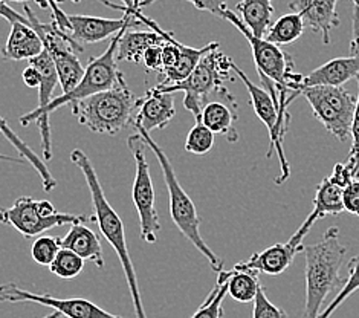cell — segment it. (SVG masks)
Wrapping results in <instances>:
<instances>
[{"instance_id": "1", "label": "cell", "mask_w": 359, "mask_h": 318, "mask_svg": "<svg viewBox=\"0 0 359 318\" xmlns=\"http://www.w3.org/2000/svg\"><path fill=\"white\" fill-rule=\"evenodd\" d=\"M124 32L126 31L116 34V36L112 39V41H110L109 48L104 51V54H101L100 57L89 58V63L86 66V69H84L83 79L71 92L62 93L60 97L50 100L48 106L41 109L37 107L20 117L19 121L22 126H29L31 123H36L37 127L40 128L43 161L53 159V140H50V124H49L50 114L62 106H66V105L71 106L72 102L86 100L92 95H97L100 92L112 89L114 86L124 77L121 71L118 69V62H116V49Z\"/></svg>"}, {"instance_id": "2", "label": "cell", "mask_w": 359, "mask_h": 318, "mask_svg": "<svg viewBox=\"0 0 359 318\" xmlns=\"http://www.w3.org/2000/svg\"><path fill=\"white\" fill-rule=\"evenodd\" d=\"M71 161L81 170V173L86 179V184L90 192V199L92 205L95 208V223L98 225L101 234L106 237L107 242L112 245L115 253L118 254V259L121 262V266L124 270V276L127 280V286H129L132 302L135 306V314L136 318H147L144 311L141 292L138 286V277H136V271L132 262V257L129 253V248H127V240H126V231H124V223L123 219L118 216V213L114 210L112 205L109 204L107 197L102 190L101 183L98 179V175L95 171V167L90 162L89 157L86 153L80 149H75L71 153Z\"/></svg>"}, {"instance_id": "3", "label": "cell", "mask_w": 359, "mask_h": 318, "mask_svg": "<svg viewBox=\"0 0 359 318\" xmlns=\"http://www.w3.org/2000/svg\"><path fill=\"white\" fill-rule=\"evenodd\" d=\"M303 251L306 259L304 318H318L326 298L346 285L341 268L346 262L347 248L339 240V228L330 227L318 244L306 246Z\"/></svg>"}, {"instance_id": "4", "label": "cell", "mask_w": 359, "mask_h": 318, "mask_svg": "<svg viewBox=\"0 0 359 318\" xmlns=\"http://www.w3.org/2000/svg\"><path fill=\"white\" fill-rule=\"evenodd\" d=\"M219 17L233 23L243 34L246 41L250 43L260 81H272L276 84L280 102V115L286 123H289L290 117L287 114V107L295 100L298 84H300L303 77L294 71V58L285 53L283 49H280V46L273 45V43L268 41L266 39H259L252 36L251 31L246 28V25L241 20L237 13H233L226 8V10L220 13Z\"/></svg>"}, {"instance_id": "5", "label": "cell", "mask_w": 359, "mask_h": 318, "mask_svg": "<svg viewBox=\"0 0 359 318\" xmlns=\"http://www.w3.org/2000/svg\"><path fill=\"white\" fill-rule=\"evenodd\" d=\"M231 72H233V60L216 48L202 57L199 65L196 66V69L187 80L177 84L165 86V88H158V86H155V88L167 93L184 92V107L188 112H191L196 123H198L201 119L202 109L207 105V100L212 93L225 98L229 105L238 107L233 93L225 86L226 81L234 80Z\"/></svg>"}, {"instance_id": "6", "label": "cell", "mask_w": 359, "mask_h": 318, "mask_svg": "<svg viewBox=\"0 0 359 318\" xmlns=\"http://www.w3.org/2000/svg\"><path fill=\"white\" fill-rule=\"evenodd\" d=\"M136 106L138 98L133 95L124 77L112 89L71 105L79 124L86 126L93 133L112 136L133 126Z\"/></svg>"}, {"instance_id": "7", "label": "cell", "mask_w": 359, "mask_h": 318, "mask_svg": "<svg viewBox=\"0 0 359 318\" xmlns=\"http://www.w3.org/2000/svg\"><path fill=\"white\" fill-rule=\"evenodd\" d=\"M136 132L142 136V140L145 141V144H147V147L155 153V157L159 162L162 175H164L167 190H168L170 216H172L175 225L188 240H190V242L194 245V248L198 249L205 259L210 262L212 270L216 272L224 271V260H222L215 251H212L201 234V218L198 214V210H196V205L191 201V197L187 194L181 183H179L172 161L168 159L167 153L151 140L150 133L142 131V128H136Z\"/></svg>"}, {"instance_id": "8", "label": "cell", "mask_w": 359, "mask_h": 318, "mask_svg": "<svg viewBox=\"0 0 359 318\" xmlns=\"http://www.w3.org/2000/svg\"><path fill=\"white\" fill-rule=\"evenodd\" d=\"M25 13H27L29 25L37 31L41 41H43L48 54L54 60L63 93L71 92L84 75V67L75 54L83 53V46L60 29L55 22L41 23L28 5H25Z\"/></svg>"}, {"instance_id": "9", "label": "cell", "mask_w": 359, "mask_h": 318, "mask_svg": "<svg viewBox=\"0 0 359 318\" xmlns=\"http://www.w3.org/2000/svg\"><path fill=\"white\" fill-rule=\"evenodd\" d=\"M145 145L147 144L140 133L130 135L127 138V147L135 159L132 199L140 218V234L145 244H155L161 231V222L155 207V188H153L150 166L145 157V149H147Z\"/></svg>"}, {"instance_id": "10", "label": "cell", "mask_w": 359, "mask_h": 318, "mask_svg": "<svg viewBox=\"0 0 359 318\" xmlns=\"http://www.w3.org/2000/svg\"><path fill=\"white\" fill-rule=\"evenodd\" d=\"M300 95L309 102L315 118L326 127V131L344 143L350 138L356 98L344 88L316 86L303 89Z\"/></svg>"}, {"instance_id": "11", "label": "cell", "mask_w": 359, "mask_h": 318, "mask_svg": "<svg viewBox=\"0 0 359 318\" xmlns=\"http://www.w3.org/2000/svg\"><path fill=\"white\" fill-rule=\"evenodd\" d=\"M233 72L243 81L246 86V91L250 93V101L252 105V109L255 112V115L259 117L260 121L266 126L268 132H269V140H271V147L268 152V158L272 157V153L276 152L280 166H281V176L276 179V183L280 185L283 184L285 180L290 176V168L287 164V159L285 157V150H283V138L287 133L289 124L285 121L280 115V107L276 101L272 100L269 95V92L266 89L260 88V86H255L248 75L233 62Z\"/></svg>"}, {"instance_id": "12", "label": "cell", "mask_w": 359, "mask_h": 318, "mask_svg": "<svg viewBox=\"0 0 359 318\" xmlns=\"http://www.w3.org/2000/svg\"><path fill=\"white\" fill-rule=\"evenodd\" d=\"M88 222H95V218L71 213H57L53 218H45L40 211L39 201L28 196L17 199L13 207L0 210V223L13 227L25 237H37L41 233H45V231L55 227Z\"/></svg>"}, {"instance_id": "13", "label": "cell", "mask_w": 359, "mask_h": 318, "mask_svg": "<svg viewBox=\"0 0 359 318\" xmlns=\"http://www.w3.org/2000/svg\"><path fill=\"white\" fill-rule=\"evenodd\" d=\"M0 302L2 303H39L54 309L66 318H123L100 307L88 298H58L46 292H31L20 288L17 283L0 285Z\"/></svg>"}, {"instance_id": "14", "label": "cell", "mask_w": 359, "mask_h": 318, "mask_svg": "<svg viewBox=\"0 0 359 318\" xmlns=\"http://www.w3.org/2000/svg\"><path fill=\"white\" fill-rule=\"evenodd\" d=\"M67 36L83 46V43H100L107 39H114L116 34L132 29L142 25L135 14L124 13L121 19H106V17H93L81 14H66Z\"/></svg>"}, {"instance_id": "15", "label": "cell", "mask_w": 359, "mask_h": 318, "mask_svg": "<svg viewBox=\"0 0 359 318\" xmlns=\"http://www.w3.org/2000/svg\"><path fill=\"white\" fill-rule=\"evenodd\" d=\"M175 115V93L161 92L153 86L142 98H138L133 126L150 133L158 128H165Z\"/></svg>"}, {"instance_id": "16", "label": "cell", "mask_w": 359, "mask_h": 318, "mask_svg": "<svg viewBox=\"0 0 359 318\" xmlns=\"http://www.w3.org/2000/svg\"><path fill=\"white\" fill-rule=\"evenodd\" d=\"M353 55L338 57L329 60L327 63L316 67L307 75H303L295 98L300 95L303 89L316 88V86H330V88H343V86L358 79L359 75V48L352 49Z\"/></svg>"}, {"instance_id": "17", "label": "cell", "mask_w": 359, "mask_h": 318, "mask_svg": "<svg viewBox=\"0 0 359 318\" xmlns=\"http://www.w3.org/2000/svg\"><path fill=\"white\" fill-rule=\"evenodd\" d=\"M303 240L297 236L290 237L286 244H276L262 253H254L246 262H241L234 266V270L264 272L269 276H280L290 265H292L297 253L303 251Z\"/></svg>"}, {"instance_id": "18", "label": "cell", "mask_w": 359, "mask_h": 318, "mask_svg": "<svg viewBox=\"0 0 359 318\" xmlns=\"http://www.w3.org/2000/svg\"><path fill=\"white\" fill-rule=\"evenodd\" d=\"M338 0H292L289 10L303 19L306 28L321 34L324 45L330 43V31L339 27Z\"/></svg>"}, {"instance_id": "19", "label": "cell", "mask_w": 359, "mask_h": 318, "mask_svg": "<svg viewBox=\"0 0 359 318\" xmlns=\"http://www.w3.org/2000/svg\"><path fill=\"white\" fill-rule=\"evenodd\" d=\"M43 41L29 23L15 22L11 25L10 36L2 51L5 60H13V62L28 60L29 62L31 58L43 53Z\"/></svg>"}, {"instance_id": "20", "label": "cell", "mask_w": 359, "mask_h": 318, "mask_svg": "<svg viewBox=\"0 0 359 318\" xmlns=\"http://www.w3.org/2000/svg\"><path fill=\"white\" fill-rule=\"evenodd\" d=\"M62 248L71 249L79 254L81 259L95 263L100 270H104V256L102 246L97 233L86 225V223H75L71 225L67 234L62 239Z\"/></svg>"}, {"instance_id": "21", "label": "cell", "mask_w": 359, "mask_h": 318, "mask_svg": "<svg viewBox=\"0 0 359 318\" xmlns=\"http://www.w3.org/2000/svg\"><path fill=\"white\" fill-rule=\"evenodd\" d=\"M237 109L224 101H210L203 106L198 123L207 126L215 135H222L229 143L238 141V133L234 127L237 121Z\"/></svg>"}, {"instance_id": "22", "label": "cell", "mask_w": 359, "mask_h": 318, "mask_svg": "<svg viewBox=\"0 0 359 318\" xmlns=\"http://www.w3.org/2000/svg\"><path fill=\"white\" fill-rule=\"evenodd\" d=\"M241 20L251 31L252 36L264 39L272 25L273 4L272 0H242L236 6Z\"/></svg>"}, {"instance_id": "23", "label": "cell", "mask_w": 359, "mask_h": 318, "mask_svg": "<svg viewBox=\"0 0 359 318\" xmlns=\"http://www.w3.org/2000/svg\"><path fill=\"white\" fill-rule=\"evenodd\" d=\"M344 211L343 204V190L339 187L333 185L329 178L323 179L321 184L316 188L313 197V210L304 220L307 225L313 227L316 220L326 216H338Z\"/></svg>"}, {"instance_id": "24", "label": "cell", "mask_w": 359, "mask_h": 318, "mask_svg": "<svg viewBox=\"0 0 359 318\" xmlns=\"http://www.w3.org/2000/svg\"><path fill=\"white\" fill-rule=\"evenodd\" d=\"M2 60H5L4 58V51L0 49V62H2ZM0 132H2L5 138L13 144V147L20 153V158L25 159L27 162H29V164L34 167V170L37 171V175L41 179V184H43V190L45 192L54 190V188L57 187V180L53 175H50V171L48 170L45 161L40 159L37 154L31 150L29 145L25 144V141H22L19 136H17L11 131L10 126H8V123H6V119L2 115H0Z\"/></svg>"}, {"instance_id": "25", "label": "cell", "mask_w": 359, "mask_h": 318, "mask_svg": "<svg viewBox=\"0 0 359 318\" xmlns=\"http://www.w3.org/2000/svg\"><path fill=\"white\" fill-rule=\"evenodd\" d=\"M304 29L306 25L302 17L295 13H289L281 15L277 22H273L271 25V28L264 39L277 46L290 45V43L297 41L303 36Z\"/></svg>"}, {"instance_id": "26", "label": "cell", "mask_w": 359, "mask_h": 318, "mask_svg": "<svg viewBox=\"0 0 359 318\" xmlns=\"http://www.w3.org/2000/svg\"><path fill=\"white\" fill-rule=\"evenodd\" d=\"M260 288L259 272L245 270L228 271V296L241 303L254 302Z\"/></svg>"}, {"instance_id": "27", "label": "cell", "mask_w": 359, "mask_h": 318, "mask_svg": "<svg viewBox=\"0 0 359 318\" xmlns=\"http://www.w3.org/2000/svg\"><path fill=\"white\" fill-rule=\"evenodd\" d=\"M228 296V271L219 272L215 289L210 292L207 300L201 305L191 318H222L224 317V300Z\"/></svg>"}, {"instance_id": "28", "label": "cell", "mask_w": 359, "mask_h": 318, "mask_svg": "<svg viewBox=\"0 0 359 318\" xmlns=\"http://www.w3.org/2000/svg\"><path fill=\"white\" fill-rule=\"evenodd\" d=\"M84 259L79 254H75L71 249L62 248L54 262L49 265V271L55 274L57 277L63 279V280H71L75 279L76 276H80L84 270Z\"/></svg>"}, {"instance_id": "29", "label": "cell", "mask_w": 359, "mask_h": 318, "mask_svg": "<svg viewBox=\"0 0 359 318\" xmlns=\"http://www.w3.org/2000/svg\"><path fill=\"white\" fill-rule=\"evenodd\" d=\"M358 289H359V256H355L353 259L348 262V276L346 279L344 288L338 292L335 298L332 300L330 305L326 309H323V312L318 315V318H330V315L335 312L350 296L355 294Z\"/></svg>"}, {"instance_id": "30", "label": "cell", "mask_w": 359, "mask_h": 318, "mask_svg": "<svg viewBox=\"0 0 359 318\" xmlns=\"http://www.w3.org/2000/svg\"><path fill=\"white\" fill-rule=\"evenodd\" d=\"M215 133L202 123H196L193 128L187 135L185 150L193 154H207L215 147Z\"/></svg>"}, {"instance_id": "31", "label": "cell", "mask_w": 359, "mask_h": 318, "mask_svg": "<svg viewBox=\"0 0 359 318\" xmlns=\"http://www.w3.org/2000/svg\"><path fill=\"white\" fill-rule=\"evenodd\" d=\"M62 249V237L57 236H40L32 244L31 256L36 263L41 266H48L54 262L57 254Z\"/></svg>"}, {"instance_id": "32", "label": "cell", "mask_w": 359, "mask_h": 318, "mask_svg": "<svg viewBox=\"0 0 359 318\" xmlns=\"http://www.w3.org/2000/svg\"><path fill=\"white\" fill-rule=\"evenodd\" d=\"M252 318H287V315L271 302L266 296V291L260 285L257 296L254 298Z\"/></svg>"}, {"instance_id": "33", "label": "cell", "mask_w": 359, "mask_h": 318, "mask_svg": "<svg viewBox=\"0 0 359 318\" xmlns=\"http://www.w3.org/2000/svg\"><path fill=\"white\" fill-rule=\"evenodd\" d=\"M170 37H172V34L165 32L164 39L155 43V45H151L150 48H147V51H145L142 55V62H141V65H144L145 69L161 74V71H162V48H164V43Z\"/></svg>"}, {"instance_id": "34", "label": "cell", "mask_w": 359, "mask_h": 318, "mask_svg": "<svg viewBox=\"0 0 359 318\" xmlns=\"http://www.w3.org/2000/svg\"><path fill=\"white\" fill-rule=\"evenodd\" d=\"M155 2H158V0H141L138 5V11H141L145 6H150ZM185 2H190L191 5H194V8H198L201 11H207L215 15H220L222 11L226 10L228 0H185Z\"/></svg>"}, {"instance_id": "35", "label": "cell", "mask_w": 359, "mask_h": 318, "mask_svg": "<svg viewBox=\"0 0 359 318\" xmlns=\"http://www.w3.org/2000/svg\"><path fill=\"white\" fill-rule=\"evenodd\" d=\"M344 211L359 216V179H353L343 190Z\"/></svg>"}, {"instance_id": "36", "label": "cell", "mask_w": 359, "mask_h": 318, "mask_svg": "<svg viewBox=\"0 0 359 318\" xmlns=\"http://www.w3.org/2000/svg\"><path fill=\"white\" fill-rule=\"evenodd\" d=\"M4 2L5 4L6 2H28V0H4ZM34 2H37L40 8H50V10L54 11L53 14H54V22L57 23V27L63 32H67V27H69V25H67L66 13L60 11V8L57 5L58 2H63V0H34Z\"/></svg>"}, {"instance_id": "37", "label": "cell", "mask_w": 359, "mask_h": 318, "mask_svg": "<svg viewBox=\"0 0 359 318\" xmlns=\"http://www.w3.org/2000/svg\"><path fill=\"white\" fill-rule=\"evenodd\" d=\"M353 179H356L353 176V171L350 170V167L346 164V162H338V164H335V167H333V171L332 175L329 176V180L333 184L339 187L341 190H344V188L352 183Z\"/></svg>"}, {"instance_id": "38", "label": "cell", "mask_w": 359, "mask_h": 318, "mask_svg": "<svg viewBox=\"0 0 359 318\" xmlns=\"http://www.w3.org/2000/svg\"><path fill=\"white\" fill-rule=\"evenodd\" d=\"M0 17H4L5 20L10 22V25H13V23H15V22L29 23L27 17L19 14L17 11H14L10 5L4 2V0H0Z\"/></svg>"}, {"instance_id": "39", "label": "cell", "mask_w": 359, "mask_h": 318, "mask_svg": "<svg viewBox=\"0 0 359 318\" xmlns=\"http://www.w3.org/2000/svg\"><path fill=\"white\" fill-rule=\"evenodd\" d=\"M22 79H23V83L27 84L28 88H37L39 89L40 81H41V77H40L39 71L34 66L29 65L27 69L22 72Z\"/></svg>"}, {"instance_id": "40", "label": "cell", "mask_w": 359, "mask_h": 318, "mask_svg": "<svg viewBox=\"0 0 359 318\" xmlns=\"http://www.w3.org/2000/svg\"><path fill=\"white\" fill-rule=\"evenodd\" d=\"M0 135H2V132H0ZM0 161H8V162H15V164H20V166H23L25 162V159H15V158H13V157H8V154H4V153H0Z\"/></svg>"}, {"instance_id": "41", "label": "cell", "mask_w": 359, "mask_h": 318, "mask_svg": "<svg viewBox=\"0 0 359 318\" xmlns=\"http://www.w3.org/2000/svg\"><path fill=\"white\" fill-rule=\"evenodd\" d=\"M119 2L123 4V8H124V10L136 11V4H135V0H119Z\"/></svg>"}, {"instance_id": "42", "label": "cell", "mask_w": 359, "mask_h": 318, "mask_svg": "<svg viewBox=\"0 0 359 318\" xmlns=\"http://www.w3.org/2000/svg\"><path fill=\"white\" fill-rule=\"evenodd\" d=\"M62 315H60L58 312H53L50 315H48V317H45V318H60Z\"/></svg>"}, {"instance_id": "43", "label": "cell", "mask_w": 359, "mask_h": 318, "mask_svg": "<svg viewBox=\"0 0 359 318\" xmlns=\"http://www.w3.org/2000/svg\"><path fill=\"white\" fill-rule=\"evenodd\" d=\"M352 2H353V5H355V10L359 11V0H352Z\"/></svg>"}, {"instance_id": "44", "label": "cell", "mask_w": 359, "mask_h": 318, "mask_svg": "<svg viewBox=\"0 0 359 318\" xmlns=\"http://www.w3.org/2000/svg\"><path fill=\"white\" fill-rule=\"evenodd\" d=\"M140 2H141V0H135V4H136V11H138V5H140Z\"/></svg>"}, {"instance_id": "45", "label": "cell", "mask_w": 359, "mask_h": 318, "mask_svg": "<svg viewBox=\"0 0 359 318\" xmlns=\"http://www.w3.org/2000/svg\"><path fill=\"white\" fill-rule=\"evenodd\" d=\"M74 2H80V0H74Z\"/></svg>"}]
</instances>
